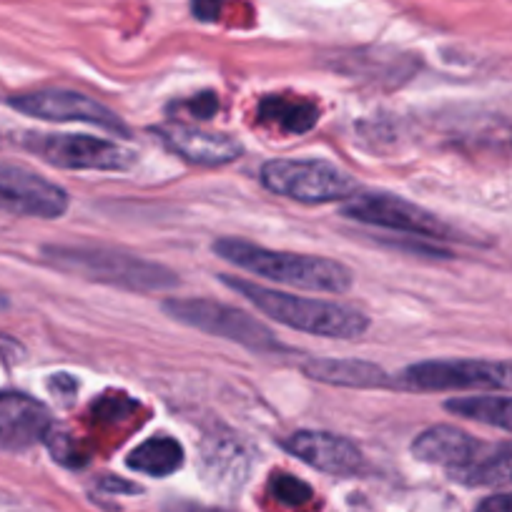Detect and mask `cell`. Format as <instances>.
Segmentation results:
<instances>
[{
  "mask_svg": "<svg viewBox=\"0 0 512 512\" xmlns=\"http://www.w3.org/2000/svg\"><path fill=\"white\" fill-rule=\"evenodd\" d=\"M342 214L347 219L362 221L369 226H382V229L405 231V234H415L420 239L432 241H447L460 239L455 229L440 216L432 211L422 209V206L412 204V201L402 199V196L392 194H362L349 196L342 206Z\"/></svg>",
  "mask_w": 512,
  "mask_h": 512,
  "instance_id": "obj_8",
  "label": "cell"
},
{
  "mask_svg": "<svg viewBox=\"0 0 512 512\" xmlns=\"http://www.w3.org/2000/svg\"><path fill=\"white\" fill-rule=\"evenodd\" d=\"M71 206L68 191L21 166L0 164V211L33 219H61Z\"/></svg>",
  "mask_w": 512,
  "mask_h": 512,
  "instance_id": "obj_10",
  "label": "cell"
},
{
  "mask_svg": "<svg viewBox=\"0 0 512 512\" xmlns=\"http://www.w3.org/2000/svg\"><path fill=\"white\" fill-rule=\"evenodd\" d=\"M154 134L166 149L196 166H226L234 164L244 154V144L234 136L214 134V131L186 126V123H164Z\"/></svg>",
  "mask_w": 512,
  "mask_h": 512,
  "instance_id": "obj_11",
  "label": "cell"
},
{
  "mask_svg": "<svg viewBox=\"0 0 512 512\" xmlns=\"http://www.w3.org/2000/svg\"><path fill=\"white\" fill-rule=\"evenodd\" d=\"M51 412L36 397L0 392V450H28L51 432Z\"/></svg>",
  "mask_w": 512,
  "mask_h": 512,
  "instance_id": "obj_13",
  "label": "cell"
},
{
  "mask_svg": "<svg viewBox=\"0 0 512 512\" xmlns=\"http://www.w3.org/2000/svg\"><path fill=\"white\" fill-rule=\"evenodd\" d=\"M445 410L457 417H465V420L512 432V397H460V400L447 402Z\"/></svg>",
  "mask_w": 512,
  "mask_h": 512,
  "instance_id": "obj_18",
  "label": "cell"
},
{
  "mask_svg": "<svg viewBox=\"0 0 512 512\" xmlns=\"http://www.w3.org/2000/svg\"><path fill=\"white\" fill-rule=\"evenodd\" d=\"M259 121L277 128L279 134L302 136L312 131L319 121V106L312 98L279 93V96H264L259 101Z\"/></svg>",
  "mask_w": 512,
  "mask_h": 512,
  "instance_id": "obj_15",
  "label": "cell"
},
{
  "mask_svg": "<svg viewBox=\"0 0 512 512\" xmlns=\"http://www.w3.org/2000/svg\"><path fill=\"white\" fill-rule=\"evenodd\" d=\"M269 191L302 204H332L357 194V181L339 166L319 159H274L262 166Z\"/></svg>",
  "mask_w": 512,
  "mask_h": 512,
  "instance_id": "obj_6",
  "label": "cell"
},
{
  "mask_svg": "<svg viewBox=\"0 0 512 512\" xmlns=\"http://www.w3.org/2000/svg\"><path fill=\"white\" fill-rule=\"evenodd\" d=\"M21 352H23L21 344L13 342V339H8V337H0V354H3V357L16 359V357H13V354H21Z\"/></svg>",
  "mask_w": 512,
  "mask_h": 512,
  "instance_id": "obj_25",
  "label": "cell"
},
{
  "mask_svg": "<svg viewBox=\"0 0 512 512\" xmlns=\"http://www.w3.org/2000/svg\"><path fill=\"white\" fill-rule=\"evenodd\" d=\"M11 106L16 111L26 113V116L43 118V121H78L106 128V131L116 136L131 134L116 111H111V108L103 106L96 98L86 96V93L66 91V88H43V91L21 93V96L11 98Z\"/></svg>",
  "mask_w": 512,
  "mask_h": 512,
  "instance_id": "obj_9",
  "label": "cell"
},
{
  "mask_svg": "<svg viewBox=\"0 0 512 512\" xmlns=\"http://www.w3.org/2000/svg\"><path fill=\"white\" fill-rule=\"evenodd\" d=\"M43 256L51 267L66 274L88 279V282L108 284V287L128 289V292H169L179 287V277L159 262H149L144 256H134L113 246L98 244H68L46 246Z\"/></svg>",
  "mask_w": 512,
  "mask_h": 512,
  "instance_id": "obj_2",
  "label": "cell"
},
{
  "mask_svg": "<svg viewBox=\"0 0 512 512\" xmlns=\"http://www.w3.org/2000/svg\"><path fill=\"white\" fill-rule=\"evenodd\" d=\"M284 450L297 455L307 465L327 472V475L349 477L359 475L367 467L362 450L347 437L332 435V432L302 430L284 442Z\"/></svg>",
  "mask_w": 512,
  "mask_h": 512,
  "instance_id": "obj_12",
  "label": "cell"
},
{
  "mask_svg": "<svg viewBox=\"0 0 512 512\" xmlns=\"http://www.w3.org/2000/svg\"><path fill=\"white\" fill-rule=\"evenodd\" d=\"M134 410H136V402L128 400V397L123 395H106L93 405V415H96L101 422L123 420V417H128Z\"/></svg>",
  "mask_w": 512,
  "mask_h": 512,
  "instance_id": "obj_21",
  "label": "cell"
},
{
  "mask_svg": "<svg viewBox=\"0 0 512 512\" xmlns=\"http://www.w3.org/2000/svg\"><path fill=\"white\" fill-rule=\"evenodd\" d=\"M23 149L46 164L71 171H128L139 154L111 139L83 134H26Z\"/></svg>",
  "mask_w": 512,
  "mask_h": 512,
  "instance_id": "obj_7",
  "label": "cell"
},
{
  "mask_svg": "<svg viewBox=\"0 0 512 512\" xmlns=\"http://www.w3.org/2000/svg\"><path fill=\"white\" fill-rule=\"evenodd\" d=\"M221 8H224V0H191V13H194V18H199L201 23L216 21Z\"/></svg>",
  "mask_w": 512,
  "mask_h": 512,
  "instance_id": "obj_23",
  "label": "cell"
},
{
  "mask_svg": "<svg viewBox=\"0 0 512 512\" xmlns=\"http://www.w3.org/2000/svg\"><path fill=\"white\" fill-rule=\"evenodd\" d=\"M455 480L472 487L512 485V442L477 457L470 467L455 472Z\"/></svg>",
  "mask_w": 512,
  "mask_h": 512,
  "instance_id": "obj_19",
  "label": "cell"
},
{
  "mask_svg": "<svg viewBox=\"0 0 512 512\" xmlns=\"http://www.w3.org/2000/svg\"><path fill=\"white\" fill-rule=\"evenodd\" d=\"M214 251L224 262L256 274V277L272 279L277 284L312 292L344 294L352 289L354 272L342 262H334L327 256L292 254V251H274L256 246L241 239L214 241Z\"/></svg>",
  "mask_w": 512,
  "mask_h": 512,
  "instance_id": "obj_1",
  "label": "cell"
},
{
  "mask_svg": "<svg viewBox=\"0 0 512 512\" xmlns=\"http://www.w3.org/2000/svg\"><path fill=\"white\" fill-rule=\"evenodd\" d=\"M475 512H512V492H502V495H492L480 502Z\"/></svg>",
  "mask_w": 512,
  "mask_h": 512,
  "instance_id": "obj_24",
  "label": "cell"
},
{
  "mask_svg": "<svg viewBox=\"0 0 512 512\" xmlns=\"http://www.w3.org/2000/svg\"><path fill=\"white\" fill-rule=\"evenodd\" d=\"M395 390L405 392H462L512 390V362L487 359H430L410 364L392 379Z\"/></svg>",
  "mask_w": 512,
  "mask_h": 512,
  "instance_id": "obj_5",
  "label": "cell"
},
{
  "mask_svg": "<svg viewBox=\"0 0 512 512\" xmlns=\"http://www.w3.org/2000/svg\"><path fill=\"white\" fill-rule=\"evenodd\" d=\"M412 455L430 465L447 467L455 475L482 455V445L457 427L435 425L417 435V440L412 442Z\"/></svg>",
  "mask_w": 512,
  "mask_h": 512,
  "instance_id": "obj_14",
  "label": "cell"
},
{
  "mask_svg": "<svg viewBox=\"0 0 512 512\" xmlns=\"http://www.w3.org/2000/svg\"><path fill=\"white\" fill-rule=\"evenodd\" d=\"M164 312L186 327L199 329L211 337L229 339L251 352L277 354L284 349L267 324L249 317L241 309L229 307V304L214 302V299H166Z\"/></svg>",
  "mask_w": 512,
  "mask_h": 512,
  "instance_id": "obj_4",
  "label": "cell"
},
{
  "mask_svg": "<svg viewBox=\"0 0 512 512\" xmlns=\"http://www.w3.org/2000/svg\"><path fill=\"white\" fill-rule=\"evenodd\" d=\"M184 108L196 118H211L216 113V108H219V98H216V93L206 91L201 96L191 98L189 103H184Z\"/></svg>",
  "mask_w": 512,
  "mask_h": 512,
  "instance_id": "obj_22",
  "label": "cell"
},
{
  "mask_svg": "<svg viewBox=\"0 0 512 512\" xmlns=\"http://www.w3.org/2000/svg\"><path fill=\"white\" fill-rule=\"evenodd\" d=\"M184 465V447L174 437H151L141 442L131 455H128V467L136 472H144L151 477L174 475Z\"/></svg>",
  "mask_w": 512,
  "mask_h": 512,
  "instance_id": "obj_17",
  "label": "cell"
},
{
  "mask_svg": "<svg viewBox=\"0 0 512 512\" xmlns=\"http://www.w3.org/2000/svg\"><path fill=\"white\" fill-rule=\"evenodd\" d=\"M221 282L231 292L241 294L246 302L254 304L259 312L272 317L274 322L297 329V332L329 339H359L369 329L367 314L347 307V304L327 302V299L294 297V294L259 287V284L244 282V279L236 277H221Z\"/></svg>",
  "mask_w": 512,
  "mask_h": 512,
  "instance_id": "obj_3",
  "label": "cell"
},
{
  "mask_svg": "<svg viewBox=\"0 0 512 512\" xmlns=\"http://www.w3.org/2000/svg\"><path fill=\"white\" fill-rule=\"evenodd\" d=\"M272 492L279 502H284L289 507H299L312 500V487L292 475H274Z\"/></svg>",
  "mask_w": 512,
  "mask_h": 512,
  "instance_id": "obj_20",
  "label": "cell"
},
{
  "mask_svg": "<svg viewBox=\"0 0 512 512\" xmlns=\"http://www.w3.org/2000/svg\"><path fill=\"white\" fill-rule=\"evenodd\" d=\"M304 372L317 382L339 384V387H359V390L392 387L390 374L384 369L357 359H312L304 364Z\"/></svg>",
  "mask_w": 512,
  "mask_h": 512,
  "instance_id": "obj_16",
  "label": "cell"
}]
</instances>
